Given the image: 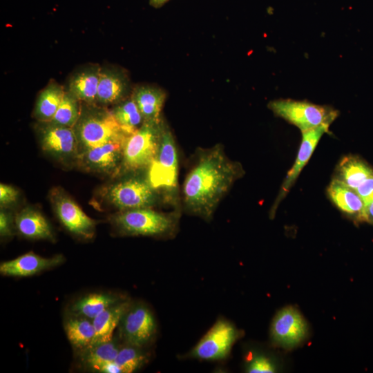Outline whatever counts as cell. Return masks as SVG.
Instances as JSON below:
<instances>
[{
	"label": "cell",
	"instance_id": "30bf717a",
	"mask_svg": "<svg viewBox=\"0 0 373 373\" xmlns=\"http://www.w3.org/2000/svg\"><path fill=\"white\" fill-rule=\"evenodd\" d=\"M126 343L142 347L151 341L155 332V321L151 310L144 305L128 307L118 325Z\"/></svg>",
	"mask_w": 373,
	"mask_h": 373
},
{
	"label": "cell",
	"instance_id": "83f0119b",
	"mask_svg": "<svg viewBox=\"0 0 373 373\" xmlns=\"http://www.w3.org/2000/svg\"><path fill=\"white\" fill-rule=\"evenodd\" d=\"M82 103L68 90H65L61 102L50 121L54 124L73 128L81 113Z\"/></svg>",
	"mask_w": 373,
	"mask_h": 373
},
{
	"label": "cell",
	"instance_id": "5b68a950",
	"mask_svg": "<svg viewBox=\"0 0 373 373\" xmlns=\"http://www.w3.org/2000/svg\"><path fill=\"white\" fill-rule=\"evenodd\" d=\"M268 108L301 132L319 126L329 127L338 115V111L330 106L290 99L271 101Z\"/></svg>",
	"mask_w": 373,
	"mask_h": 373
},
{
	"label": "cell",
	"instance_id": "52a82bcc",
	"mask_svg": "<svg viewBox=\"0 0 373 373\" xmlns=\"http://www.w3.org/2000/svg\"><path fill=\"white\" fill-rule=\"evenodd\" d=\"M108 201L120 211L151 208L160 194L151 185L146 176L133 175L115 182L105 190Z\"/></svg>",
	"mask_w": 373,
	"mask_h": 373
},
{
	"label": "cell",
	"instance_id": "7a4b0ae2",
	"mask_svg": "<svg viewBox=\"0 0 373 373\" xmlns=\"http://www.w3.org/2000/svg\"><path fill=\"white\" fill-rule=\"evenodd\" d=\"M79 153L111 140L126 137L111 110L97 105L82 103L79 119L73 127Z\"/></svg>",
	"mask_w": 373,
	"mask_h": 373
},
{
	"label": "cell",
	"instance_id": "cb8c5ba5",
	"mask_svg": "<svg viewBox=\"0 0 373 373\" xmlns=\"http://www.w3.org/2000/svg\"><path fill=\"white\" fill-rule=\"evenodd\" d=\"M66 89L51 80L39 93L33 115L38 122H50L55 114Z\"/></svg>",
	"mask_w": 373,
	"mask_h": 373
},
{
	"label": "cell",
	"instance_id": "6da1fadb",
	"mask_svg": "<svg viewBox=\"0 0 373 373\" xmlns=\"http://www.w3.org/2000/svg\"><path fill=\"white\" fill-rule=\"evenodd\" d=\"M244 173L241 164L230 160L220 144L202 150L183 182L185 210L210 220L221 200Z\"/></svg>",
	"mask_w": 373,
	"mask_h": 373
},
{
	"label": "cell",
	"instance_id": "7402d4cb",
	"mask_svg": "<svg viewBox=\"0 0 373 373\" xmlns=\"http://www.w3.org/2000/svg\"><path fill=\"white\" fill-rule=\"evenodd\" d=\"M129 306L130 303L124 299L108 307L92 320L95 328L92 344L108 342L113 338V332Z\"/></svg>",
	"mask_w": 373,
	"mask_h": 373
},
{
	"label": "cell",
	"instance_id": "e575fe53",
	"mask_svg": "<svg viewBox=\"0 0 373 373\" xmlns=\"http://www.w3.org/2000/svg\"><path fill=\"white\" fill-rule=\"evenodd\" d=\"M362 221L373 224V200L365 205Z\"/></svg>",
	"mask_w": 373,
	"mask_h": 373
},
{
	"label": "cell",
	"instance_id": "1f68e13d",
	"mask_svg": "<svg viewBox=\"0 0 373 373\" xmlns=\"http://www.w3.org/2000/svg\"><path fill=\"white\" fill-rule=\"evenodd\" d=\"M365 205L373 200V175L367 178L356 189Z\"/></svg>",
	"mask_w": 373,
	"mask_h": 373
},
{
	"label": "cell",
	"instance_id": "d6a6232c",
	"mask_svg": "<svg viewBox=\"0 0 373 373\" xmlns=\"http://www.w3.org/2000/svg\"><path fill=\"white\" fill-rule=\"evenodd\" d=\"M0 235L1 237H8L12 235V217L4 210L0 212Z\"/></svg>",
	"mask_w": 373,
	"mask_h": 373
},
{
	"label": "cell",
	"instance_id": "8992f818",
	"mask_svg": "<svg viewBox=\"0 0 373 373\" xmlns=\"http://www.w3.org/2000/svg\"><path fill=\"white\" fill-rule=\"evenodd\" d=\"M111 220L118 230L130 236H160L175 227V213H164L151 208L120 211Z\"/></svg>",
	"mask_w": 373,
	"mask_h": 373
},
{
	"label": "cell",
	"instance_id": "4fadbf2b",
	"mask_svg": "<svg viewBox=\"0 0 373 373\" xmlns=\"http://www.w3.org/2000/svg\"><path fill=\"white\" fill-rule=\"evenodd\" d=\"M237 337L235 327L226 321H218L203 336L191 354L202 360H220L225 358Z\"/></svg>",
	"mask_w": 373,
	"mask_h": 373
},
{
	"label": "cell",
	"instance_id": "484cf974",
	"mask_svg": "<svg viewBox=\"0 0 373 373\" xmlns=\"http://www.w3.org/2000/svg\"><path fill=\"white\" fill-rule=\"evenodd\" d=\"M119 348V345L113 338L108 342L92 344L80 351V359L86 367L99 372L103 365L115 361Z\"/></svg>",
	"mask_w": 373,
	"mask_h": 373
},
{
	"label": "cell",
	"instance_id": "ba28073f",
	"mask_svg": "<svg viewBox=\"0 0 373 373\" xmlns=\"http://www.w3.org/2000/svg\"><path fill=\"white\" fill-rule=\"evenodd\" d=\"M36 130L41 147L47 154L64 164L77 160L79 144L73 128L39 122Z\"/></svg>",
	"mask_w": 373,
	"mask_h": 373
},
{
	"label": "cell",
	"instance_id": "8fae6325",
	"mask_svg": "<svg viewBox=\"0 0 373 373\" xmlns=\"http://www.w3.org/2000/svg\"><path fill=\"white\" fill-rule=\"evenodd\" d=\"M126 137L111 140L84 151L79 154L77 162L84 169L90 171L118 175L121 169Z\"/></svg>",
	"mask_w": 373,
	"mask_h": 373
},
{
	"label": "cell",
	"instance_id": "277c9868",
	"mask_svg": "<svg viewBox=\"0 0 373 373\" xmlns=\"http://www.w3.org/2000/svg\"><path fill=\"white\" fill-rule=\"evenodd\" d=\"M164 120L144 122L124 140L119 173H136L147 170L157 151Z\"/></svg>",
	"mask_w": 373,
	"mask_h": 373
},
{
	"label": "cell",
	"instance_id": "f1b7e54d",
	"mask_svg": "<svg viewBox=\"0 0 373 373\" xmlns=\"http://www.w3.org/2000/svg\"><path fill=\"white\" fill-rule=\"evenodd\" d=\"M141 347L127 344L120 347L115 359L122 373H131L140 368L145 362L146 356Z\"/></svg>",
	"mask_w": 373,
	"mask_h": 373
},
{
	"label": "cell",
	"instance_id": "4316f807",
	"mask_svg": "<svg viewBox=\"0 0 373 373\" xmlns=\"http://www.w3.org/2000/svg\"><path fill=\"white\" fill-rule=\"evenodd\" d=\"M111 111L128 135L133 133L144 122L142 115L131 95L115 104Z\"/></svg>",
	"mask_w": 373,
	"mask_h": 373
},
{
	"label": "cell",
	"instance_id": "9c48e42d",
	"mask_svg": "<svg viewBox=\"0 0 373 373\" xmlns=\"http://www.w3.org/2000/svg\"><path fill=\"white\" fill-rule=\"evenodd\" d=\"M49 198L58 219L68 231L84 239L93 237L96 222L88 217L63 189L53 188Z\"/></svg>",
	"mask_w": 373,
	"mask_h": 373
},
{
	"label": "cell",
	"instance_id": "44dd1931",
	"mask_svg": "<svg viewBox=\"0 0 373 373\" xmlns=\"http://www.w3.org/2000/svg\"><path fill=\"white\" fill-rule=\"evenodd\" d=\"M372 175L373 168L365 160L348 155L338 162L333 178L355 190Z\"/></svg>",
	"mask_w": 373,
	"mask_h": 373
},
{
	"label": "cell",
	"instance_id": "ffe728a7",
	"mask_svg": "<svg viewBox=\"0 0 373 373\" xmlns=\"http://www.w3.org/2000/svg\"><path fill=\"white\" fill-rule=\"evenodd\" d=\"M327 194L343 213L362 221L365 204L354 189L333 178L327 188Z\"/></svg>",
	"mask_w": 373,
	"mask_h": 373
},
{
	"label": "cell",
	"instance_id": "d590c367",
	"mask_svg": "<svg viewBox=\"0 0 373 373\" xmlns=\"http://www.w3.org/2000/svg\"><path fill=\"white\" fill-rule=\"evenodd\" d=\"M169 0H149V3L151 6L158 8L162 6Z\"/></svg>",
	"mask_w": 373,
	"mask_h": 373
},
{
	"label": "cell",
	"instance_id": "836d02e7",
	"mask_svg": "<svg viewBox=\"0 0 373 373\" xmlns=\"http://www.w3.org/2000/svg\"><path fill=\"white\" fill-rule=\"evenodd\" d=\"M99 372L103 373H122L120 367L115 363V361H109L101 367Z\"/></svg>",
	"mask_w": 373,
	"mask_h": 373
},
{
	"label": "cell",
	"instance_id": "d6986e66",
	"mask_svg": "<svg viewBox=\"0 0 373 373\" xmlns=\"http://www.w3.org/2000/svg\"><path fill=\"white\" fill-rule=\"evenodd\" d=\"M17 231L30 239H54L52 227L43 214L37 209L26 207L15 217Z\"/></svg>",
	"mask_w": 373,
	"mask_h": 373
},
{
	"label": "cell",
	"instance_id": "d4e9b609",
	"mask_svg": "<svg viewBox=\"0 0 373 373\" xmlns=\"http://www.w3.org/2000/svg\"><path fill=\"white\" fill-rule=\"evenodd\" d=\"M68 340L79 352L89 347L94 339L93 321L82 316L70 315L64 322Z\"/></svg>",
	"mask_w": 373,
	"mask_h": 373
},
{
	"label": "cell",
	"instance_id": "603a6c76",
	"mask_svg": "<svg viewBox=\"0 0 373 373\" xmlns=\"http://www.w3.org/2000/svg\"><path fill=\"white\" fill-rule=\"evenodd\" d=\"M124 300L111 293H90L78 298L70 307V315L93 320L108 307Z\"/></svg>",
	"mask_w": 373,
	"mask_h": 373
},
{
	"label": "cell",
	"instance_id": "e0dca14e",
	"mask_svg": "<svg viewBox=\"0 0 373 373\" xmlns=\"http://www.w3.org/2000/svg\"><path fill=\"white\" fill-rule=\"evenodd\" d=\"M101 67L90 64L75 72L69 79L66 90L81 103L96 105Z\"/></svg>",
	"mask_w": 373,
	"mask_h": 373
},
{
	"label": "cell",
	"instance_id": "7c38bea8",
	"mask_svg": "<svg viewBox=\"0 0 373 373\" xmlns=\"http://www.w3.org/2000/svg\"><path fill=\"white\" fill-rule=\"evenodd\" d=\"M308 327L305 320L296 309L288 307L275 316L271 328L274 343L285 349H292L307 336Z\"/></svg>",
	"mask_w": 373,
	"mask_h": 373
},
{
	"label": "cell",
	"instance_id": "9a60e30c",
	"mask_svg": "<svg viewBox=\"0 0 373 373\" xmlns=\"http://www.w3.org/2000/svg\"><path fill=\"white\" fill-rule=\"evenodd\" d=\"M129 90V80L121 69L101 67L96 105L106 107L115 105L125 99Z\"/></svg>",
	"mask_w": 373,
	"mask_h": 373
},
{
	"label": "cell",
	"instance_id": "5bb4252c",
	"mask_svg": "<svg viewBox=\"0 0 373 373\" xmlns=\"http://www.w3.org/2000/svg\"><path fill=\"white\" fill-rule=\"evenodd\" d=\"M328 131L329 127L319 126L302 132V141L297 157L281 185L280 190L271 209L270 215L275 213L278 204L287 195L300 171L310 159L320 139L325 133Z\"/></svg>",
	"mask_w": 373,
	"mask_h": 373
},
{
	"label": "cell",
	"instance_id": "2e32d148",
	"mask_svg": "<svg viewBox=\"0 0 373 373\" xmlns=\"http://www.w3.org/2000/svg\"><path fill=\"white\" fill-rule=\"evenodd\" d=\"M64 260L62 255L44 258L30 251L15 259L0 264L1 275L12 277H28L61 265Z\"/></svg>",
	"mask_w": 373,
	"mask_h": 373
},
{
	"label": "cell",
	"instance_id": "4dcf8cb0",
	"mask_svg": "<svg viewBox=\"0 0 373 373\" xmlns=\"http://www.w3.org/2000/svg\"><path fill=\"white\" fill-rule=\"evenodd\" d=\"M19 198V191L12 186L0 184V204L5 207L15 203Z\"/></svg>",
	"mask_w": 373,
	"mask_h": 373
},
{
	"label": "cell",
	"instance_id": "ac0fdd59",
	"mask_svg": "<svg viewBox=\"0 0 373 373\" xmlns=\"http://www.w3.org/2000/svg\"><path fill=\"white\" fill-rule=\"evenodd\" d=\"M131 95L144 122L161 121V112L166 99V93L163 90L155 86L141 85L136 86Z\"/></svg>",
	"mask_w": 373,
	"mask_h": 373
},
{
	"label": "cell",
	"instance_id": "f546056e",
	"mask_svg": "<svg viewBox=\"0 0 373 373\" xmlns=\"http://www.w3.org/2000/svg\"><path fill=\"white\" fill-rule=\"evenodd\" d=\"M276 370L274 361L269 357L257 354L248 362L247 371L250 373H271Z\"/></svg>",
	"mask_w": 373,
	"mask_h": 373
},
{
	"label": "cell",
	"instance_id": "3957f363",
	"mask_svg": "<svg viewBox=\"0 0 373 373\" xmlns=\"http://www.w3.org/2000/svg\"><path fill=\"white\" fill-rule=\"evenodd\" d=\"M151 185L167 200L176 198L178 187V154L173 135L164 122L156 155L146 170Z\"/></svg>",
	"mask_w": 373,
	"mask_h": 373
}]
</instances>
